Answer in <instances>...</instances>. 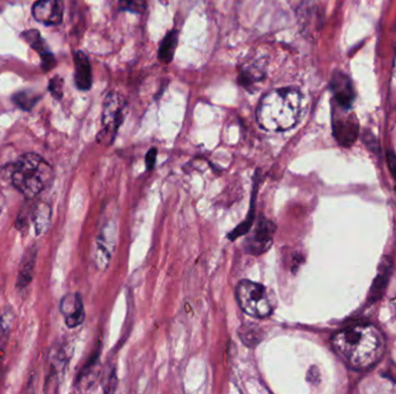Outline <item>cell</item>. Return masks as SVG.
Segmentation results:
<instances>
[{
	"label": "cell",
	"instance_id": "cell-1",
	"mask_svg": "<svg viewBox=\"0 0 396 394\" xmlns=\"http://www.w3.org/2000/svg\"><path fill=\"white\" fill-rule=\"evenodd\" d=\"M332 348L347 367L366 370L375 367L385 353V338L375 325H355L332 336Z\"/></svg>",
	"mask_w": 396,
	"mask_h": 394
},
{
	"label": "cell",
	"instance_id": "cell-2",
	"mask_svg": "<svg viewBox=\"0 0 396 394\" xmlns=\"http://www.w3.org/2000/svg\"><path fill=\"white\" fill-rule=\"evenodd\" d=\"M303 109V96L298 89H273L264 95L256 109V120L262 129L284 132L298 124Z\"/></svg>",
	"mask_w": 396,
	"mask_h": 394
},
{
	"label": "cell",
	"instance_id": "cell-3",
	"mask_svg": "<svg viewBox=\"0 0 396 394\" xmlns=\"http://www.w3.org/2000/svg\"><path fill=\"white\" fill-rule=\"evenodd\" d=\"M9 177L22 196L34 199L51 183L54 170L42 156L27 153L9 167Z\"/></svg>",
	"mask_w": 396,
	"mask_h": 394
},
{
	"label": "cell",
	"instance_id": "cell-4",
	"mask_svg": "<svg viewBox=\"0 0 396 394\" xmlns=\"http://www.w3.org/2000/svg\"><path fill=\"white\" fill-rule=\"evenodd\" d=\"M235 296L240 308L254 318H265L273 313V296L262 284L243 280L237 286Z\"/></svg>",
	"mask_w": 396,
	"mask_h": 394
},
{
	"label": "cell",
	"instance_id": "cell-5",
	"mask_svg": "<svg viewBox=\"0 0 396 394\" xmlns=\"http://www.w3.org/2000/svg\"><path fill=\"white\" fill-rule=\"evenodd\" d=\"M126 113V98L120 93L111 92L106 96L102 110V130L98 139L113 141L123 123Z\"/></svg>",
	"mask_w": 396,
	"mask_h": 394
},
{
	"label": "cell",
	"instance_id": "cell-6",
	"mask_svg": "<svg viewBox=\"0 0 396 394\" xmlns=\"http://www.w3.org/2000/svg\"><path fill=\"white\" fill-rule=\"evenodd\" d=\"M350 109H345L334 102V113H332V132L336 140L342 146H351L356 141L360 133V125L357 118Z\"/></svg>",
	"mask_w": 396,
	"mask_h": 394
},
{
	"label": "cell",
	"instance_id": "cell-7",
	"mask_svg": "<svg viewBox=\"0 0 396 394\" xmlns=\"http://www.w3.org/2000/svg\"><path fill=\"white\" fill-rule=\"evenodd\" d=\"M31 14L42 25L59 26L64 16V4L63 0H37L31 9Z\"/></svg>",
	"mask_w": 396,
	"mask_h": 394
},
{
	"label": "cell",
	"instance_id": "cell-8",
	"mask_svg": "<svg viewBox=\"0 0 396 394\" xmlns=\"http://www.w3.org/2000/svg\"><path fill=\"white\" fill-rule=\"evenodd\" d=\"M330 89L334 94V102L345 109L352 108L356 93L353 88L352 81L343 72H334L330 79Z\"/></svg>",
	"mask_w": 396,
	"mask_h": 394
},
{
	"label": "cell",
	"instance_id": "cell-9",
	"mask_svg": "<svg viewBox=\"0 0 396 394\" xmlns=\"http://www.w3.org/2000/svg\"><path fill=\"white\" fill-rule=\"evenodd\" d=\"M275 230H276V227L273 222L268 220L261 221L252 237L247 241V252L258 256L264 251H267L273 243Z\"/></svg>",
	"mask_w": 396,
	"mask_h": 394
},
{
	"label": "cell",
	"instance_id": "cell-10",
	"mask_svg": "<svg viewBox=\"0 0 396 394\" xmlns=\"http://www.w3.org/2000/svg\"><path fill=\"white\" fill-rule=\"evenodd\" d=\"M61 312L64 316L65 323L71 328L83 324L85 321V309L79 294H66L61 302Z\"/></svg>",
	"mask_w": 396,
	"mask_h": 394
},
{
	"label": "cell",
	"instance_id": "cell-11",
	"mask_svg": "<svg viewBox=\"0 0 396 394\" xmlns=\"http://www.w3.org/2000/svg\"><path fill=\"white\" fill-rule=\"evenodd\" d=\"M22 37L40 55L44 72L53 70L56 66L55 56L53 52L50 51L49 46L44 40V37L41 36L40 31L36 29H31V31L22 33Z\"/></svg>",
	"mask_w": 396,
	"mask_h": 394
},
{
	"label": "cell",
	"instance_id": "cell-12",
	"mask_svg": "<svg viewBox=\"0 0 396 394\" xmlns=\"http://www.w3.org/2000/svg\"><path fill=\"white\" fill-rule=\"evenodd\" d=\"M74 83L80 90H89L92 87V66L83 51L74 53Z\"/></svg>",
	"mask_w": 396,
	"mask_h": 394
},
{
	"label": "cell",
	"instance_id": "cell-13",
	"mask_svg": "<svg viewBox=\"0 0 396 394\" xmlns=\"http://www.w3.org/2000/svg\"><path fill=\"white\" fill-rule=\"evenodd\" d=\"M37 249L35 245L26 251L25 256L22 258L21 266L19 271L18 280H16V286L19 288L27 287L29 282L33 279V273H34L35 263H36Z\"/></svg>",
	"mask_w": 396,
	"mask_h": 394
},
{
	"label": "cell",
	"instance_id": "cell-14",
	"mask_svg": "<svg viewBox=\"0 0 396 394\" xmlns=\"http://www.w3.org/2000/svg\"><path fill=\"white\" fill-rule=\"evenodd\" d=\"M51 221V208L46 202H37L33 212L35 232L41 236L46 234Z\"/></svg>",
	"mask_w": 396,
	"mask_h": 394
},
{
	"label": "cell",
	"instance_id": "cell-15",
	"mask_svg": "<svg viewBox=\"0 0 396 394\" xmlns=\"http://www.w3.org/2000/svg\"><path fill=\"white\" fill-rule=\"evenodd\" d=\"M178 43V31H169L168 34L163 37V42L160 44L159 52H158L159 61H163V64H169L173 61Z\"/></svg>",
	"mask_w": 396,
	"mask_h": 394
},
{
	"label": "cell",
	"instance_id": "cell-16",
	"mask_svg": "<svg viewBox=\"0 0 396 394\" xmlns=\"http://www.w3.org/2000/svg\"><path fill=\"white\" fill-rule=\"evenodd\" d=\"M239 336L245 345L253 348L263 340V331L258 325L248 323V324H243L240 327Z\"/></svg>",
	"mask_w": 396,
	"mask_h": 394
},
{
	"label": "cell",
	"instance_id": "cell-17",
	"mask_svg": "<svg viewBox=\"0 0 396 394\" xmlns=\"http://www.w3.org/2000/svg\"><path fill=\"white\" fill-rule=\"evenodd\" d=\"M265 77V73H264L263 70H262L258 65H250V66H247V68H243L240 73L239 81L240 85L243 87L253 86L254 83H260Z\"/></svg>",
	"mask_w": 396,
	"mask_h": 394
},
{
	"label": "cell",
	"instance_id": "cell-18",
	"mask_svg": "<svg viewBox=\"0 0 396 394\" xmlns=\"http://www.w3.org/2000/svg\"><path fill=\"white\" fill-rule=\"evenodd\" d=\"M41 95L31 90H24L13 95V102L16 107L20 108L24 111H31L34 108L35 104L40 101Z\"/></svg>",
	"mask_w": 396,
	"mask_h": 394
},
{
	"label": "cell",
	"instance_id": "cell-19",
	"mask_svg": "<svg viewBox=\"0 0 396 394\" xmlns=\"http://www.w3.org/2000/svg\"><path fill=\"white\" fill-rule=\"evenodd\" d=\"M390 267V264H386L385 267H381L380 274L378 275V278L375 279V284L372 287V299L373 300H377V299H380V295L384 291L385 287H386V284H387V276L390 274V271L388 269Z\"/></svg>",
	"mask_w": 396,
	"mask_h": 394
},
{
	"label": "cell",
	"instance_id": "cell-20",
	"mask_svg": "<svg viewBox=\"0 0 396 394\" xmlns=\"http://www.w3.org/2000/svg\"><path fill=\"white\" fill-rule=\"evenodd\" d=\"M118 6L124 12L141 14L146 9V0H118Z\"/></svg>",
	"mask_w": 396,
	"mask_h": 394
},
{
	"label": "cell",
	"instance_id": "cell-21",
	"mask_svg": "<svg viewBox=\"0 0 396 394\" xmlns=\"http://www.w3.org/2000/svg\"><path fill=\"white\" fill-rule=\"evenodd\" d=\"M63 87H64V80L62 78L56 76L53 79L49 81V92L53 95V98L56 100H62L63 98Z\"/></svg>",
	"mask_w": 396,
	"mask_h": 394
},
{
	"label": "cell",
	"instance_id": "cell-22",
	"mask_svg": "<svg viewBox=\"0 0 396 394\" xmlns=\"http://www.w3.org/2000/svg\"><path fill=\"white\" fill-rule=\"evenodd\" d=\"M156 159H157V150L156 148H152L148 152V155H146V165H148V168H153L154 162H156Z\"/></svg>",
	"mask_w": 396,
	"mask_h": 394
},
{
	"label": "cell",
	"instance_id": "cell-23",
	"mask_svg": "<svg viewBox=\"0 0 396 394\" xmlns=\"http://www.w3.org/2000/svg\"><path fill=\"white\" fill-rule=\"evenodd\" d=\"M388 163H390V170L393 172L396 178V156L393 153L388 154Z\"/></svg>",
	"mask_w": 396,
	"mask_h": 394
}]
</instances>
